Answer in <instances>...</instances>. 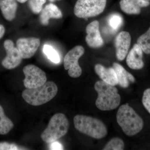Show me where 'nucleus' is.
Wrapping results in <instances>:
<instances>
[{
  "mask_svg": "<svg viewBox=\"0 0 150 150\" xmlns=\"http://www.w3.org/2000/svg\"><path fill=\"white\" fill-rule=\"evenodd\" d=\"M116 120L123 132L129 137L137 135L144 127L143 119L128 103L122 105L119 108Z\"/></svg>",
  "mask_w": 150,
  "mask_h": 150,
  "instance_id": "1",
  "label": "nucleus"
},
{
  "mask_svg": "<svg viewBox=\"0 0 150 150\" xmlns=\"http://www.w3.org/2000/svg\"><path fill=\"white\" fill-rule=\"evenodd\" d=\"M94 88L98 93L96 105L98 108L103 111L114 110L119 106L121 103V96L117 88L114 86L97 81Z\"/></svg>",
  "mask_w": 150,
  "mask_h": 150,
  "instance_id": "2",
  "label": "nucleus"
},
{
  "mask_svg": "<svg viewBox=\"0 0 150 150\" xmlns=\"http://www.w3.org/2000/svg\"><path fill=\"white\" fill-rule=\"evenodd\" d=\"M58 87L53 81H46L37 88H26L22 92V97L28 103L34 106L45 104L54 98L58 92Z\"/></svg>",
  "mask_w": 150,
  "mask_h": 150,
  "instance_id": "3",
  "label": "nucleus"
},
{
  "mask_svg": "<svg viewBox=\"0 0 150 150\" xmlns=\"http://www.w3.org/2000/svg\"><path fill=\"white\" fill-rule=\"evenodd\" d=\"M74 126L81 133L99 139L104 138L108 134L107 127L102 121L91 116L77 115L74 118Z\"/></svg>",
  "mask_w": 150,
  "mask_h": 150,
  "instance_id": "4",
  "label": "nucleus"
},
{
  "mask_svg": "<svg viewBox=\"0 0 150 150\" xmlns=\"http://www.w3.org/2000/svg\"><path fill=\"white\" fill-rule=\"evenodd\" d=\"M69 128V123L64 114L58 113L52 116L41 138L44 142L52 143L64 136Z\"/></svg>",
  "mask_w": 150,
  "mask_h": 150,
  "instance_id": "5",
  "label": "nucleus"
},
{
  "mask_svg": "<svg viewBox=\"0 0 150 150\" xmlns=\"http://www.w3.org/2000/svg\"><path fill=\"white\" fill-rule=\"evenodd\" d=\"M106 4V0H78L74 13L79 18L96 16L104 11Z\"/></svg>",
  "mask_w": 150,
  "mask_h": 150,
  "instance_id": "6",
  "label": "nucleus"
},
{
  "mask_svg": "<svg viewBox=\"0 0 150 150\" xmlns=\"http://www.w3.org/2000/svg\"><path fill=\"white\" fill-rule=\"evenodd\" d=\"M83 46H75L68 52L64 59V67L68 70V74L71 77L76 78L80 76L82 72L79 64V60L84 54Z\"/></svg>",
  "mask_w": 150,
  "mask_h": 150,
  "instance_id": "7",
  "label": "nucleus"
},
{
  "mask_svg": "<svg viewBox=\"0 0 150 150\" xmlns=\"http://www.w3.org/2000/svg\"><path fill=\"white\" fill-rule=\"evenodd\" d=\"M25 78L23 84L25 88H33L43 85L46 82V73L34 65H28L23 69Z\"/></svg>",
  "mask_w": 150,
  "mask_h": 150,
  "instance_id": "8",
  "label": "nucleus"
},
{
  "mask_svg": "<svg viewBox=\"0 0 150 150\" xmlns=\"http://www.w3.org/2000/svg\"><path fill=\"white\" fill-rule=\"evenodd\" d=\"M4 47L7 55L2 62V65L7 69H15L19 66L23 59L19 51L15 47L13 42L9 39L4 42Z\"/></svg>",
  "mask_w": 150,
  "mask_h": 150,
  "instance_id": "9",
  "label": "nucleus"
},
{
  "mask_svg": "<svg viewBox=\"0 0 150 150\" xmlns=\"http://www.w3.org/2000/svg\"><path fill=\"white\" fill-rule=\"evenodd\" d=\"M39 38L35 37L21 38L17 40V48L23 59H28L34 56L40 45Z\"/></svg>",
  "mask_w": 150,
  "mask_h": 150,
  "instance_id": "10",
  "label": "nucleus"
},
{
  "mask_svg": "<svg viewBox=\"0 0 150 150\" xmlns=\"http://www.w3.org/2000/svg\"><path fill=\"white\" fill-rule=\"evenodd\" d=\"M87 35L86 41L88 45L92 48L101 47L104 44L99 31V23L94 21L89 23L86 28Z\"/></svg>",
  "mask_w": 150,
  "mask_h": 150,
  "instance_id": "11",
  "label": "nucleus"
},
{
  "mask_svg": "<svg viewBox=\"0 0 150 150\" xmlns=\"http://www.w3.org/2000/svg\"><path fill=\"white\" fill-rule=\"evenodd\" d=\"M131 43L130 33L126 31L120 32L115 38V45L117 59L122 61L126 58Z\"/></svg>",
  "mask_w": 150,
  "mask_h": 150,
  "instance_id": "12",
  "label": "nucleus"
},
{
  "mask_svg": "<svg viewBox=\"0 0 150 150\" xmlns=\"http://www.w3.org/2000/svg\"><path fill=\"white\" fill-rule=\"evenodd\" d=\"M143 51L138 44H135L126 58V64L132 69L140 70L144 66L143 62Z\"/></svg>",
  "mask_w": 150,
  "mask_h": 150,
  "instance_id": "13",
  "label": "nucleus"
},
{
  "mask_svg": "<svg viewBox=\"0 0 150 150\" xmlns=\"http://www.w3.org/2000/svg\"><path fill=\"white\" fill-rule=\"evenodd\" d=\"M95 70L97 74L105 82L112 86L118 85L117 76L113 68H105L98 64L95 67Z\"/></svg>",
  "mask_w": 150,
  "mask_h": 150,
  "instance_id": "14",
  "label": "nucleus"
},
{
  "mask_svg": "<svg viewBox=\"0 0 150 150\" xmlns=\"http://www.w3.org/2000/svg\"><path fill=\"white\" fill-rule=\"evenodd\" d=\"M63 17V14L59 8L53 4H48L41 11L40 19L41 24L47 25L50 19H60Z\"/></svg>",
  "mask_w": 150,
  "mask_h": 150,
  "instance_id": "15",
  "label": "nucleus"
},
{
  "mask_svg": "<svg viewBox=\"0 0 150 150\" xmlns=\"http://www.w3.org/2000/svg\"><path fill=\"white\" fill-rule=\"evenodd\" d=\"M112 68L115 70L118 81V85L123 88H127L130 83H134L135 79L134 76L126 70L121 65L117 63H113Z\"/></svg>",
  "mask_w": 150,
  "mask_h": 150,
  "instance_id": "16",
  "label": "nucleus"
},
{
  "mask_svg": "<svg viewBox=\"0 0 150 150\" xmlns=\"http://www.w3.org/2000/svg\"><path fill=\"white\" fill-rule=\"evenodd\" d=\"M17 7L16 0H0V9L4 18L8 21L15 18Z\"/></svg>",
  "mask_w": 150,
  "mask_h": 150,
  "instance_id": "17",
  "label": "nucleus"
},
{
  "mask_svg": "<svg viewBox=\"0 0 150 150\" xmlns=\"http://www.w3.org/2000/svg\"><path fill=\"white\" fill-rule=\"evenodd\" d=\"M120 6L121 10L128 14L138 15L141 13L139 0H121Z\"/></svg>",
  "mask_w": 150,
  "mask_h": 150,
  "instance_id": "18",
  "label": "nucleus"
},
{
  "mask_svg": "<svg viewBox=\"0 0 150 150\" xmlns=\"http://www.w3.org/2000/svg\"><path fill=\"white\" fill-rule=\"evenodd\" d=\"M12 121L5 114L2 107L0 105V134L6 135L13 128Z\"/></svg>",
  "mask_w": 150,
  "mask_h": 150,
  "instance_id": "19",
  "label": "nucleus"
},
{
  "mask_svg": "<svg viewBox=\"0 0 150 150\" xmlns=\"http://www.w3.org/2000/svg\"><path fill=\"white\" fill-rule=\"evenodd\" d=\"M137 43L144 53L150 54V27L146 32L138 38Z\"/></svg>",
  "mask_w": 150,
  "mask_h": 150,
  "instance_id": "20",
  "label": "nucleus"
},
{
  "mask_svg": "<svg viewBox=\"0 0 150 150\" xmlns=\"http://www.w3.org/2000/svg\"><path fill=\"white\" fill-rule=\"evenodd\" d=\"M43 51L51 62L55 64H59L60 62L61 59L59 53L52 46L45 44L43 46Z\"/></svg>",
  "mask_w": 150,
  "mask_h": 150,
  "instance_id": "21",
  "label": "nucleus"
},
{
  "mask_svg": "<svg viewBox=\"0 0 150 150\" xmlns=\"http://www.w3.org/2000/svg\"><path fill=\"white\" fill-rule=\"evenodd\" d=\"M108 25L112 30H117L123 23L122 16L118 13H113L110 16L108 21Z\"/></svg>",
  "mask_w": 150,
  "mask_h": 150,
  "instance_id": "22",
  "label": "nucleus"
},
{
  "mask_svg": "<svg viewBox=\"0 0 150 150\" xmlns=\"http://www.w3.org/2000/svg\"><path fill=\"white\" fill-rule=\"evenodd\" d=\"M124 143L119 138H112L105 145L104 150H122L124 149Z\"/></svg>",
  "mask_w": 150,
  "mask_h": 150,
  "instance_id": "23",
  "label": "nucleus"
},
{
  "mask_svg": "<svg viewBox=\"0 0 150 150\" xmlns=\"http://www.w3.org/2000/svg\"><path fill=\"white\" fill-rule=\"evenodd\" d=\"M46 0H29L28 6L30 10L35 14H39L43 9V6Z\"/></svg>",
  "mask_w": 150,
  "mask_h": 150,
  "instance_id": "24",
  "label": "nucleus"
},
{
  "mask_svg": "<svg viewBox=\"0 0 150 150\" xmlns=\"http://www.w3.org/2000/svg\"><path fill=\"white\" fill-rule=\"evenodd\" d=\"M142 101L144 107L150 114V88L144 91Z\"/></svg>",
  "mask_w": 150,
  "mask_h": 150,
  "instance_id": "25",
  "label": "nucleus"
},
{
  "mask_svg": "<svg viewBox=\"0 0 150 150\" xmlns=\"http://www.w3.org/2000/svg\"><path fill=\"white\" fill-rule=\"evenodd\" d=\"M19 149L16 145L13 144H9L7 142L0 143V150H16Z\"/></svg>",
  "mask_w": 150,
  "mask_h": 150,
  "instance_id": "26",
  "label": "nucleus"
},
{
  "mask_svg": "<svg viewBox=\"0 0 150 150\" xmlns=\"http://www.w3.org/2000/svg\"><path fill=\"white\" fill-rule=\"evenodd\" d=\"M50 149L63 150V147L60 143L54 142L52 143L51 146H50Z\"/></svg>",
  "mask_w": 150,
  "mask_h": 150,
  "instance_id": "27",
  "label": "nucleus"
},
{
  "mask_svg": "<svg viewBox=\"0 0 150 150\" xmlns=\"http://www.w3.org/2000/svg\"><path fill=\"white\" fill-rule=\"evenodd\" d=\"M5 29L2 25L0 24V39L4 35Z\"/></svg>",
  "mask_w": 150,
  "mask_h": 150,
  "instance_id": "28",
  "label": "nucleus"
},
{
  "mask_svg": "<svg viewBox=\"0 0 150 150\" xmlns=\"http://www.w3.org/2000/svg\"><path fill=\"white\" fill-rule=\"evenodd\" d=\"M18 2L23 4V3H25V2L27 1L28 0H17Z\"/></svg>",
  "mask_w": 150,
  "mask_h": 150,
  "instance_id": "29",
  "label": "nucleus"
},
{
  "mask_svg": "<svg viewBox=\"0 0 150 150\" xmlns=\"http://www.w3.org/2000/svg\"><path fill=\"white\" fill-rule=\"evenodd\" d=\"M51 2H55L57 1H60V0H49Z\"/></svg>",
  "mask_w": 150,
  "mask_h": 150,
  "instance_id": "30",
  "label": "nucleus"
},
{
  "mask_svg": "<svg viewBox=\"0 0 150 150\" xmlns=\"http://www.w3.org/2000/svg\"><path fill=\"white\" fill-rule=\"evenodd\" d=\"M148 1H150V0H148Z\"/></svg>",
  "mask_w": 150,
  "mask_h": 150,
  "instance_id": "31",
  "label": "nucleus"
}]
</instances>
